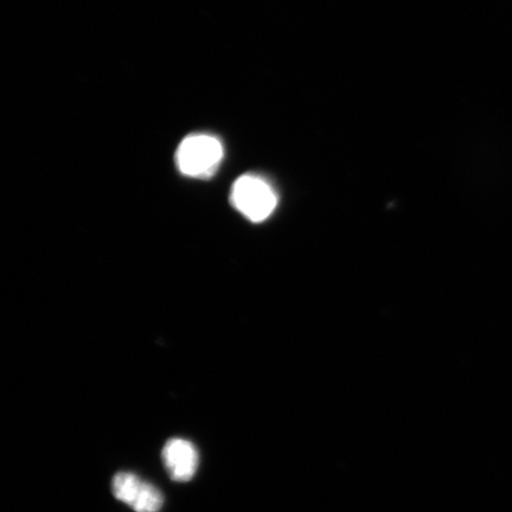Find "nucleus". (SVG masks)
I'll return each instance as SVG.
<instances>
[{
	"label": "nucleus",
	"mask_w": 512,
	"mask_h": 512,
	"mask_svg": "<svg viewBox=\"0 0 512 512\" xmlns=\"http://www.w3.org/2000/svg\"><path fill=\"white\" fill-rule=\"evenodd\" d=\"M222 158L220 140L208 134H192L183 140L176 152L178 170L192 178L213 176Z\"/></svg>",
	"instance_id": "obj_1"
},
{
	"label": "nucleus",
	"mask_w": 512,
	"mask_h": 512,
	"mask_svg": "<svg viewBox=\"0 0 512 512\" xmlns=\"http://www.w3.org/2000/svg\"><path fill=\"white\" fill-rule=\"evenodd\" d=\"M230 201L246 219L259 223L273 214L277 208L278 196L266 179L245 175L236 179Z\"/></svg>",
	"instance_id": "obj_2"
},
{
	"label": "nucleus",
	"mask_w": 512,
	"mask_h": 512,
	"mask_svg": "<svg viewBox=\"0 0 512 512\" xmlns=\"http://www.w3.org/2000/svg\"><path fill=\"white\" fill-rule=\"evenodd\" d=\"M162 459L166 471L174 482L188 483L195 477L200 454L189 440L174 438L165 444Z\"/></svg>",
	"instance_id": "obj_3"
},
{
	"label": "nucleus",
	"mask_w": 512,
	"mask_h": 512,
	"mask_svg": "<svg viewBox=\"0 0 512 512\" xmlns=\"http://www.w3.org/2000/svg\"><path fill=\"white\" fill-rule=\"evenodd\" d=\"M144 480L131 472H119L114 476L112 482L113 495L118 501L123 502L132 508L139 495Z\"/></svg>",
	"instance_id": "obj_4"
},
{
	"label": "nucleus",
	"mask_w": 512,
	"mask_h": 512,
	"mask_svg": "<svg viewBox=\"0 0 512 512\" xmlns=\"http://www.w3.org/2000/svg\"><path fill=\"white\" fill-rule=\"evenodd\" d=\"M164 498L155 485L144 482L132 509L136 512H159L163 507Z\"/></svg>",
	"instance_id": "obj_5"
}]
</instances>
